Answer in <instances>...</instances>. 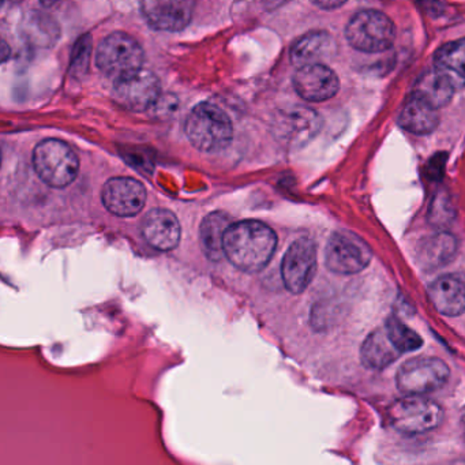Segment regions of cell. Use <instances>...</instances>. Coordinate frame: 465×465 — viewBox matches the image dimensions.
<instances>
[{"label":"cell","mask_w":465,"mask_h":465,"mask_svg":"<svg viewBox=\"0 0 465 465\" xmlns=\"http://www.w3.org/2000/svg\"><path fill=\"white\" fill-rule=\"evenodd\" d=\"M336 42L326 32L304 35L291 48V62L298 69L325 64L336 55Z\"/></svg>","instance_id":"16"},{"label":"cell","mask_w":465,"mask_h":465,"mask_svg":"<svg viewBox=\"0 0 465 465\" xmlns=\"http://www.w3.org/2000/svg\"><path fill=\"white\" fill-rule=\"evenodd\" d=\"M429 298L440 314L459 317L465 312V280L454 274L438 277L430 285Z\"/></svg>","instance_id":"17"},{"label":"cell","mask_w":465,"mask_h":465,"mask_svg":"<svg viewBox=\"0 0 465 465\" xmlns=\"http://www.w3.org/2000/svg\"><path fill=\"white\" fill-rule=\"evenodd\" d=\"M162 96L159 78L148 70H140L115 81L114 100L124 110L143 113L152 110Z\"/></svg>","instance_id":"9"},{"label":"cell","mask_w":465,"mask_h":465,"mask_svg":"<svg viewBox=\"0 0 465 465\" xmlns=\"http://www.w3.org/2000/svg\"><path fill=\"white\" fill-rule=\"evenodd\" d=\"M371 261V250L351 232H336L329 239L325 262L337 274H356L364 271Z\"/></svg>","instance_id":"8"},{"label":"cell","mask_w":465,"mask_h":465,"mask_svg":"<svg viewBox=\"0 0 465 465\" xmlns=\"http://www.w3.org/2000/svg\"><path fill=\"white\" fill-rule=\"evenodd\" d=\"M450 377L448 364L438 358H413L396 375V385L407 396H421L442 388Z\"/></svg>","instance_id":"7"},{"label":"cell","mask_w":465,"mask_h":465,"mask_svg":"<svg viewBox=\"0 0 465 465\" xmlns=\"http://www.w3.org/2000/svg\"><path fill=\"white\" fill-rule=\"evenodd\" d=\"M401 356L391 342L385 328L377 329L364 340L361 350V363L370 370H382Z\"/></svg>","instance_id":"19"},{"label":"cell","mask_w":465,"mask_h":465,"mask_svg":"<svg viewBox=\"0 0 465 465\" xmlns=\"http://www.w3.org/2000/svg\"><path fill=\"white\" fill-rule=\"evenodd\" d=\"M141 228L145 241L159 252H171L181 241L178 217L167 209H152L143 217Z\"/></svg>","instance_id":"15"},{"label":"cell","mask_w":465,"mask_h":465,"mask_svg":"<svg viewBox=\"0 0 465 465\" xmlns=\"http://www.w3.org/2000/svg\"><path fill=\"white\" fill-rule=\"evenodd\" d=\"M34 167L45 184L64 189L77 179L80 160L69 143L48 138L35 148Z\"/></svg>","instance_id":"3"},{"label":"cell","mask_w":465,"mask_h":465,"mask_svg":"<svg viewBox=\"0 0 465 465\" xmlns=\"http://www.w3.org/2000/svg\"><path fill=\"white\" fill-rule=\"evenodd\" d=\"M102 198L107 211L115 216H137L145 206L146 189L134 178H113L103 187Z\"/></svg>","instance_id":"11"},{"label":"cell","mask_w":465,"mask_h":465,"mask_svg":"<svg viewBox=\"0 0 465 465\" xmlns=\"http://www.w3.org/2000/svg\"><path fill=\"white\" fill-rule=\"evenodd\" d=\"M176 108H178L176 97L165 94V96H160V99L157 100L156 104L152 107V110H154V113L159 114V115L165 116L168 114L175 113Z\"/></svg>","instance_id":"25"},{"label":"cell","mask_w":465,"mask_h":465,"mask_svg":"<svg viewBox=\"0 0 465 465\" xmlns=\"http://www.w3.org/2000/svg\"><path fill=\"white\" fill-rule=\"evenodd\" d=\"M194 2L189 0H146L141 5L143 17L157 31H183L193 18Z\"/></svg>","instance_id":"13"},{"label":"cell","mask_w":465,"mask_h":465,"mask_svg":"<svg viewBox=\"0 0 465 465\" xmlns=\"http://www.w3.org/2000/svg\"><path fill=\"white\" fill-rule=\"evenodd\" d=\"M351 47L364 54L388 51L396 39V29L388 15L377 10H363L353 15L345 28Z\"/></svg>","instance_id":"4"},{"label":"cell","mask_w":465,"mask_h":465,"mask_svg":"<svg viewBox=\"0 0 465 465\" xmlns=\"http://www.w3.org/2000/svg\"><path fill=\"white\" fill-rule=\"evenodd\" d=\"M293 86L302 99L321 103L336 96L340 89V81L331 67L317 64L298 69L293 75Z\"/></svg>","instance_id":"14"},{"label":"cell","mask_w":465,"mask_h":465,"mask_svg":"<svg viewBox=\"0 0 465 465\" xmlns=\"http://www.w3.org/2000/svg\"><path fill=\"white\" fill-rule=\"evenodd\" d=\"M400 126L416 135H426L434 132L440 124L437 108L412 94L405 103L399 118Z\"/></svg>","instance_id":"20"},{"label":"cell","mask_w":465,"mask_h":465,"mask_svg":"<svg viewBox=\"0 0 465 465\" xmlns=\"http://www.w3.org/2000/svg\"><path fill=\"white\" fill-rule=\"evenodd\" d=\"M383 328L386 329L391 342L396 345L401 355L418 351L423 345V339L397 318H389Z\"/></svg>","instance_id":"24"},{"label":"cell","mask_w":465,"mask_h":465,"mask_svg":"<svg viewBox=\"0 0 465 465\" xmlns=\"http://www.w3.org/2000/svg\"><path fill=\"white\" fill-rule=\"evenodd\" d=\"M320 130V118L306 107L282 111L274 121L273 133L288 148H299L312 140Z\"/></svg>","instance_id":"12"},{"label":"cell","mask_w":465,"mask_h":465,"mask_svg":"<svg viewBox=\"0 0 465 465\" xmlns=\"http://www.w3.org/2000/svg\"><path fill=\"white\" fill-rule=\"evenodd\" d=\"M317 272V249L310 239H298L285 252L282 263V276L285 288L291 293L304 292Z\"/></svg>","instance_id":"10"},{"label":"cell","mask_w":465,"mask_h":465,"mask_svg":"<svg viewBox=\"0 0 465 465\" xmlns=\"http://www.w3.org/2000/svg\"><path fill=\"white\" fill-rule=\"evenodd\" d=\"M184 130L192 145L206 153L223 151L232 141L233 127L230 118L212 103L195 105L187 116Z\"/></svg>","instance_id":"2"},{"label":"cell","mask_w":465,"mask_h":465,"mask_svg":"<svg viewBox=\"0 0 465 465\" xmlns=\"http://www.w3.org/2000/svg\"><path fill=\"white\" fill-rule=\"evenodd\" d=\"M453 94L454 89L440 75H438L434 70L420 75L418 83H416L415 92H413L415 96L429 103L430 105L437 108V110L448 105L450 103L451 97H453Z\"/></svg>","instance_id":"23"},{"label":"cell","mask_w":465,"mask_h":465,"mask_svg":"<svg viewBox=\"0 0 465 465\" xmlns=\"http://www.w3.org/2000/svg\"><path fill=\"white\" fill-rule=\"evenodd\" d=\"M277 247L276 232L257 220L235 223L224 238V254L235 268L247 273L262 271Z\"/></svg>","instance_id":"1"},{"label":"cell","mask_w":465,"mask_h":465,"mask_svg":"<svg viewBox=\"0 0 465 465\" xmlns=\"http://www.w3.org/2000/svg\"><path fill=\"white\" fill-rule=\"evenodd\" d=\"M434 72L456 91L465 86V39L454 40L435 54Z\"/></svg>","instance_id":"18"},{"label":"cell","mask_w":465,"mask_h":465,"mask_svg":"<svg viewBox=\"0 0 465 465\" xmlns=\"http://www.w3.org/2000/svg\"><path fill=\"white\" fill-rule=\"evenodd\" d=\"M456 239L449 233H438L426 239L419 247V261L429 269L446 265L456 254Z\"/></svg>","instance_id":"22"},{"label":"cell","mask_w":465,"mask_h":465,"mask_svg":"<svg viewBox=\"0 0 465 465\" xmlns=\"http://www.w3.org/2000/svg\"><path fill=\"white\" fill-rule=\"evenodd\" d=\"M230 227V217L223 212H214L203 219L200 228V241L209 260L217 262L224 257V238Z\"/></svg>","instance_id":"21"},{"label":"cell","mask_w":465,"mask_h":465,"mask_svg":"<svg viewBox=\"0 0 465 465\" xmlns=\"http://www.w3.org/2000/svg\"><path fill=\"white\" fill-rule=\"evenodd\" d=\"M391 426L402 434L415 435L437 429L443 420V410L432 400L407 396L389 405Z\"/></svg>","instance_id":"6"},{"label":"cell","mask_w":465,"mask_h":465,"mask_svg":"<svg viewBox=\"0 0 465 465\" xmlns=\"http://www.w3.org/2000/svg\"><path fill=\"white\" fill-rule=\"evenodd\" d=\"M342 2H331V4H326V2H315V6L321 7V9H337V7L342 6Z\"/></svg>","instance_id":"26"},{"label":"cell","mask_w":465,"mask_h":465,"mask_svg":"<svg viewBox=\"0 0 465 465\" xmlns=\"http://www.w3.org/2000/svg\"><path fill=\"white\" fill-rule=\"evenodd\" d=\"M96 64L107 77L118 81L143 70V50L134 37L115 32L100 43Z\"/></svg>","instance_id":"5"}]
</instances>
